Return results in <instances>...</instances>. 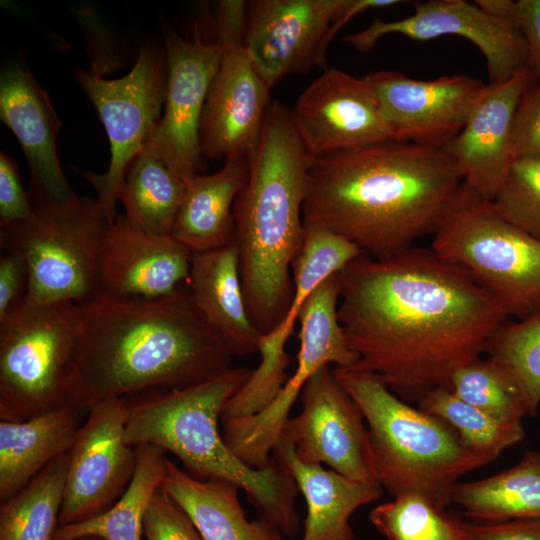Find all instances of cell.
<instances>
[{
  "instance_id": "obj_1",
  "label": "cell",
  "mask_w": 540,
  "mask_h": 540,
  "mask_svg": "<svg viewBox=\"0 0 540 540\" xmlns=\"http://www.w3.org/2000/svg\"><path fill=\"white\" fill-rule=\"evenodd\" d=\"M338 319L356 357L350 370L375 375L418 404L481 358L507 321L497 302L431 248L387 258L361 253L338 273Z\"/></svg>"
},
{
  "instance_id": "obj_2",
  "label": "cell",
  "mask_w": 540,
  "mask_h": 540,
  "mask_svg": "<svg viewBox=\"0 0 540 540\" xmlns=\"http://www.w3.org/2000/svg\"><path fill=\"white\" fill-rule=\"evenodd\" d=\"M462 184L445 147L388 139L324 154L309 170L303 224L391 257L436 232Z\"/></svg>"
},
{
  "instance_id": "obj_3",
  "label": "cell",
  "mask_w": 540,
  "mask_h": 540,
  "mask_svg": "<svg viewBox=\"0 0 540 540\" xmlns=\"http://www.w3.org/2000/svg\"><path fill=\"white\" fill-rule=\"evenodd\" d=\"M79 307L68 404L81 412L112 399L187 387L232 367L233 355L183 287L155 299L99 293Z\"/></svg>"
},
{
  "instance_id": "obj_4",
  "label": "cell",
  "mask_w": 540,
  "mask_h": 540,
  "mask_svg": "<svg viewBox=\"0 0 540 540\" xmlns=\"http://www.w3.org/2000/svg\"><path fill=\"white\" fill-rule=\"evenodd\" d=\"M314 158L290 109L273 101L233 208L244 300L261 335L280 325L292 301L290 270L303 242V204Z\"/></svg>"
},
{
  "instance_id": "obj_5",
  "label": "cell",
  "mask_w": 540,
  "mask_h": 540,
  "mask_svg": "<svg viewBox=\"0 0 540 540\" xmlns=\"http://www.w3.org/2000/svg\"><path fill=\"white\" fill-rule=\"evenodd\" d=\"M251 372L247 367H231L187 387L126 398L125 442L135 447L150 444L173 453L194 478L235 484L246 493L260 518L284 536L294 537L299 530L295 508L298 488L290 474L273 456L263 468L249 467L219 431L225 404Z\"/></svg>"
},
{
  "instance_id": "obj_6",
  "label": "cell",
  "mask_w": 540,
  "mask_h": 540,
  "mask_svg": "<svg viewBox=\"0 0 540 540\" xmlns=\"http://www.w3.org/2000/svg\"><path fill=\"white\" fill-rule=\"evenodd\" d=\"M333 371L367 423L375 481L393 497L417 494L447 511L458 479L488 464L450 425L402 400L375 375Z\"/></svg>"
},
{
  "instance_id": "obj_7",
  "label": "cell",
  "mask_w": 540,
  "mask_h": 540,
  "mask_svg": "<svg viewBox=\"0 0 540 540\" xmlns=\"http://www.w3.org/2000/svg\"><path fill=\"white\" fill-rule=\"evenodd\" d=\"M431 249L466 271L509 317L540 311V240L503 219L492 202L464 182Z\"/></svg>"
},
{
  "instance_id": "obj_8",
  "label": "cell",
  "mask_w": 540,
  "mask_h": 540,
  "mask_svg": "<svg viewBox=\"0 0 540 540\" xmlns=\"http://www.w3.org/2000/svg\"><path fill=\"white\" fill-rule=\"evenodd\" d=\"M32 222L1 229V247L19 251L29 268L25 300L37 304L74 302L100 293L99 263L112 224L96 199L47 200L31 194Z\"/></svg>"
},
{
  "instance_id": "obj_9",
  "label": "cell",
  "mask_w": 540,
  "mask_h": 540,
  "mask_svg": "<svg viewBox=\"0 0 540 540\" xmlns=\"http://www.w3.org/2000/svg\"><path fill=\"white\" fill-rule=\"evenodd\" d=\"M80 333L74 302L24 298L0 320V418L22 421L68 404Z\"/></svg>"
},
{
  "instance_id": "obj_10",
  "label": "cell",
  "mask_w": 540,
  "mask_h": 540,
  "mask_svg": "<svg viewBox=\"0 0 540 540\" xmlns=\"http://www.w3.org/2000/svg\"><path fill=\"white\" fill-rule=\"evenodd\" d=\"M76 80L94 105L109 143L110 161L103 174L82 171L108 220L113 223L128 169L161 119L167 71L165 54L141 49L132 69L119 78L77 69Z\"/></svg>"
},
{
  "instance_id": "obj_11",
  "label": "cell",
  "mask_w": 540,
  "mask_h": 540,
  "mask_svg": "<svg viewBox=\"0 0 540 540\" xmlns=\"http://www.w3.org/2000/svg\"><path fill=\"white\" fill-rule=\"evenodd\" d=\"M215 12L221 60L201 117V152L209 159L251 158L272 104L270 87L255 70L244 46L247 2L219 1Z\"/></svg>"
},
{
  "instance_id": "obj_12",
  "label": "cell",
  "mask_w": 540,
  "mask_h": 540,
  "mask_svg": "<svg viewBox=\"0 0 540 540\" xmlns=\"http://www.w3.org/2000/svg\"><path fill=\"white\" fill-rule=\"evenodd\" d=\"M339 292L337 273L302 306L297 365L272 402L254 415L222 421L226 444L249 467L259 469L269 464L293 404L319 369L331 364L350 369L356 363L338 319Z\"/></svg>"
},
{
  "instance_id": "obj_13",
  "label": "cell",
  "mask_w": 540,
  "mask_h": 540,
  "mask_svg": "<svg viewBox=\"0 0 540 540\" xmlns=\"http://www.w3.org/2000/svg\"><path fill=\"white\" fill-rule=\"evenodd\" d=\"M125 398L88 411L68 452L59 526L79 523L108 510L126 491L137 465V449L125 442Z\"/></svg>"
},
{
  "instance_id": "obj_14",
  "label": "cell",
  "mask_w": 540,
  "mask_h": 540,
  "mask_svg": "<svg viewBox=\"0 0 540 540\" xmlns=\"http://www.w3.org/2000/svg\"><path fill=\"white\" fill-rule=\"evenodd\" d=\"M299 398L301 412L288 418L280 435L292 443L296 456L305 463L325 464L349 479L378 484L365 419L331 365L308 380Z\"/></svg>"
},
{
  "instance_id": "obj_15",
  "label": "cell",
  "mask_w": 540,
  "mask_h": 540,
  "mask_svg": "<svg viewBox=\"0 0 540 540\" xmlns=\"http://www.w3.org/2000/svg\"><path fill=\"white\" fill-rule=\"evenodd\" d=\"M391 138L446 147L485 97L489 84L465 75L412 79L395 70L367 74Z\"/></svg>"
},
{
  "instance_id": "obj_16",
  "label": "cell",
  "mask_w": 540,
  "mask_h": 540,
  "mask_svg": "<svg viewBox=\"0 0 540 540\" xmlns=\"http://www.w3.org/2000/svg\"><path fill=\"white\" fill-rule=\"evenodd\" d=\"M167 82L164 114L149 138L187 183L201 168L200 123L207 93L221 60V47L195 24L192 38L165 33Z\"/></svg>"
},
{
  "instance_id": "obj_17",
  "label": "cell",
  "mask_w": 540,
  "mask_h": 540,
  "mask_svg": "<svg viewBox=\"0 0 540 540\" xmlns=\"http://www.w3.org/2000/svg\"><path fill=\"white\" fill-rule=\"evenodd\" d=\"M414 9L403 19H374L344 41L359 52H367L381 37L393 33L418 41L460 36L484 55L490 84L503 82L529 66L527 43L516 22L494 18L475 2L465 0H430L416 3Z\"/></svg>"
},
{
  "instance_id": "obj_18",
  "label": "cell",
  "mask_w": 540,
  "mask_h": 540,
  "mask_svg": "<svg viewBox=\"0 0 540 540\" xmlns=\"http://www.w3.org/2000/svg\"><path fill=\"white\" fill-rule=\"evenodd\" d=\"M347 0H254L247 2L244 46L271 88L313 66L324 70V40Z\"/></svg>"
},
{
  "instance_id": "obj_19",
  "label": "cell",
  "mask_w": 540,
  "mask_h": 540,
  "mask_svg": "<svg viewBox=\"0 0 540 540\" xmlns=\"http://www.w3.org/2000/svg\"><path fill=\"white\" fill-rule=\"evenodd\" d=\"M290 113L314 157L392 139L363 77L340 69H325L303 90Z\"/></svg>"
},
{
  "instance_id": "obj_20",
  "label": "cell",
  "mask_w": 540,
  "mask_h": 540,
  "mask_svg": "<svg viewBox=\"0 0 540 540\" xmlns=\"http://www.w3.org/2000/svg\"><path fill=\"white\" fill-rule=\"evenodd\" d=\"M192 256L171 235L148 233L117 214L102 246L100 293L144 299L170 296L188 281Z\"/></svg>"
},
{
  "instance_id": "obj_21",
  "label": "cell",
  "mask_w": 540,
  "mask_h": 540,
  "mask_svg": "<svg viewBox=\"0 0 540 540\" xmlns=\"http://www.w3.org/2000/svg\"><path fill=\"white\" fill-rule=\"evenodd\" d=\"M535 80L528 66L489 90L458 135L445 147L463 182L492 201L515 160L512 127L518 103Z\"/></svg>"
},
{
  "instance_id": "obj_22",
  "label": "cell",
  "mask_w": 540,
  "mask_h": 540,
  "mask_svg": "<svg viewBox=\"0 0 540 540\" xmlns=\"http://www.w3.org/2000/svg\"><path fill=\"white\" fill-rule=\"evenodd\" d=\"M0 119L18 139L31 175V194L64 201L76 194L61 168L56 138L62 123L28 67L13 63L0 76Z\"/></svg>"
},
{
  "instance_id": "obj_23",
  "label": "cell",
  "mask_w": 540,
  "mask_h": 540,
  "mask_svg": "<svg viewBox=\"0 0 540 540\" xmlns=\"http://www.w3.org/2000/svg\"><path fill=\"white\" fill-rule=\"evenodd\" d=\"M191 299L233 356L258 353L261 334L249 317L234 242L193 254L188 278Z\"/></svg>"
},
{
  "instance_id": "obj_24",
  "label": "cell",
  "mask_w": 540,
  "mask_h": 540,
  "mask_svg": "<svg viewBox=\"0 0 540 540\" xmlns=\"http://www.w3.org/2000/svg\"><path fill=\"white\" fill-rule=\"evenodd\" d=\"M272 456L287 470L305 498L307 516L301 540H354L351 515L359 507L380 499L382 487L301 461L292 443L281 436Z\"/></svg>"
},
{
  "instance_id": "obj_25",
  "label": "cell",
  "mask_w": 540,
  "mask_h": 540,
  "mask_svg": "<svg viewBox=\"0 0 540 540\" xmlns=\"http://www.w3.org/2000/svg\"><path fill=\"white\" fill-rule=\"evenodd\" d=\"M250 158L225 159L220 170L195 175L185 186L171 236L192 254L225 247L234 241L233 208L246 184Z\"/></svg>"
},
{
  "instance_id": "obj_26",
  "label": "cell",
  "mask_w": 540,
  "mask_h": 540,
  "mask_svg": "<svg viewBox=\"0 0 540 540\" xmlns=\"http://www.w3.org/2000/svg\"><path fill=\"white\" fill-rule=\"evenodd\" d=\"M80 413L67 404L22 421H0V503L70 451Z\"/></svg>"
},
{
  "instance_id": "obj_27",
  "label": "cell",
  "mask_w": 540,
  "mask_h": 540,
  "mask_svg": "<svg viewBox=\"0 0 540 540\" xmlns=\"http://www.w3.org/2000/svg\"><path fill=\"white\" fill-rule=\"evenodd\" d=\"M161 487L188 514L204 540H285L262 518L249 520L233 483L197 479L170 459Z\"/></svg>"
},
{
  "instance_id": "obj_28",
  "label": "cell",
  "mask_w": 540,
  "mask_h": 540,
  "mask_svg": "<svg viewBox=\"0 0 540 540\" xmlns=\"http://www.w3.org/2000/svg\"><path fill=\"white\" fill-rule=\"evenodd\" d=\"M451 500L468 521L540 518V453L527 452L516 465L493 476L458 482Z\"/></svg>"
},
{
  "instance_id": "obj_29",
  "label": "cell",
  "mask_w": 540,
  "mask_h": 540,
  "mask_svg": "<svg viewBox=\"0 0 540 540\" xmlns=\"http://www.w3.org/2000/svg\"><path fill=\"white\" fill-rule=\"evenodd\" d=\"M185 186L186 182L148 140L128 169L119 201L135 226L154 235L168 236Z\"/></svg>"
},
{
  "instance_id": "obj_30",
  "label": "cell",
  "mask_w": 540,
  "mask_h": 540,
  "mask_svg": "<svg viewBox=\"0 0 540 540\" xmlns=\"http://www.w3.org/2000/svg\"><path fill=\"white\" fill-rule=\"evenodd\" d=\"M137 465L123 495L105 512L79 523L58 526L54 540H73L93 535L104 540H142L144 517L167 469L166 451L143 444L136 446Z\"/></svg>"
},
{
  "instance_id": "obj_31",
  "label": "cell",
  "mask_w": 540,
  "mask_h": 540,
  "mask_svg": "<svg viewBox=\"0 0 540 540\" xmlns=\"http://www.w3.org/2000/svg\"><path fill=\"white\" fill-rule=\"evenodd\" d=\"M68 453L0 505V540H54L59 526Z\"/></svg>"
},
{
  "instance_id": "obj_32",
  "label": "cell",
  "mask_w": 540,
  "mask_h": 540,
  "mask_svg": "<svg viewBox=\"0 0 540 540\" xmlns=\"http://www.w3.org/2000/svg\"><path fill=\"white\" fill-rule=\"evenodd\" d=\"M361 253L354 243L326 228L304 225L302 246L291 269L292 301L276 329L289 338L309 296Z\"/></svg>"
},
{
  "instance_id": "obj_33",
  "label": "cell",
  "mask_w": 540,
  "mask_h": 540,
  "mask_svg": "<svg viewBox=\"0 0 540 540\" xmlns=\"http://www.w3.org/2000/svg\"><path fill=\"white\" fill-rule=\"evenodd\" d=\"M417 407L450 425L463 443L487 463L522 441L525 435L522 424L502 423L446 388L430 392Z\"/></svg>"
},
{
  "instance_id": "obj_34",
  "label": "cell",
  "mask_w": 540,
  "mask_h": 540,
  "mask_svg": "<svg viewBox=\"0 0 540 540\" xmlns=\"http://www.w3.org/2000/svg\"><path fill=\"white\" fill-rule=\"evenodd\" d=\"M459 399L506 424H522L529 415L524 394L508 369L497 360L478 358L460 368L452 378Z\"/></svg>"
},
{
  "instance_id": "obj_35",
  "label": "cell",
  "mask_w": 540,
  "mask_h": 540,
  "mask_svg": "<svg viewBox=\"0 0 540 540\" xmlns=\"http://www.w3.org/2000/svg\"><path fill=\"white\" fill-rule=\"evenodd\" d=\"M485 353L504 365L520 386L530 416L540 404V311L503 323L489 339Z\"/></svg>"
},
{
  "instance_id": "obj_36",
  "label": "cell",
  "mask_w": 540,
  "mask_h": 540,
  "mask_svg": "<svg viewBox=\"0 0 540 540\" xmlns=\"http://www.w3.org/2000/svg\"><path fill=\"white\" fill-rule=\"evenodd\" d=\"M369 520L387 540H455L462 521L409 493L375 506Z\"/></svg>"
},
{
  "instance_id": "obj_37",
  "label": "cell",
  "mask_w": 540,
  "mask_h": 540,
  "mask_svg": "<svg viewBox=\"0 0 540 540\" xmlns=\"http://www.w3.org/2000/svg\"><path fill=\"white\" fill-rule=\"evenodd\" d=\"M288 339L277 329L261 335L258 346L260 364L225 404L221 421L254 415L272 402L289 378L285 372L290 362L285 350Z\"/></svg>"
},
{
  "instance_id": "obj_38",
  "label": "cell",
  "mask_w": 540,
  "mask_h": 540,
  "mask_svg": "<svg viewBox=\"0 0 540 540\" xmlns=\"http://www.w3.org/2000/svg\"><path fill=\"white\" fill-rule=\"evenodd\" d=\"M491 202L503 219L540 240V159H515Z\"/></svg>"
},
{
  "instance_id": "obj_39",
  "label": "cell",
  "mask_w": 540,
  "mask_h": 540,
  "mask_svg": "<svg viewBox=\"0 0 540 540\" xmlns=\"http://www.w3.org/2000/svg\"><path fill=\"white\" fill-rule=\"evenodd\" d=\"M147 540H204L188 514L160 486L144 517Z\"/></svg>"
},
{
  "instance_id": "obj_40",
  "label": "cell",
  "mask_w": 540,
  "mask_h": 540,
  "mask_svg": "<svg viewBox=\"0 0 540 540\" xmlns=\"http://www.w3.org/2000/svg\"><path fill=\"white\" fill-rule=\"evenodd\" d=\"M36 211L12 157L0 152V227L32 222Z\"/></svg>"
},
{
  "instance_id": "obj_41",
  "label": "cell",
  "mask_w": 540,
  "mask_h": 540,
  "mask_svg": "<svg viewBox=\"0 0 540 540\" xmlns=\"http://www.w3.org/2000/svg\"><path fill=\"white\" fill-rule=\"evenodd\" d=\"M514 159H540V85L534 80L523 93L513 120Z\"/></svg>"
},
{
  "instance_id": "obj_42",
  "label": "cell",
  "mask_w": 540,
  "mask_h": 540,
  "mask_svg": "<svg viewBox=\"0 0 540 540\" xmlns=\"http://www.w3.org/2000/svg\"><path fill=\"white\" fill-rule=\"evenodd\" d=\"M0 257V320L23 299L29 287V268L17 250L1 247Z\"/></svg>"
},
{
  "instance_id": "obj_43",
  "label": "cell",
  "mask_w": 540,
  "mask_h": 540,
  "mask_svg": "<svg viewBox=\"0 0 540 540\" xmlns=\"http://www.w3.org/2000/svg\"><path fill=\"white\" fill-rule=\"evenodd\" d=\"M462 524L471 540H540V518Z\"/></svg>"
},
{
  "instance_id": "obj_44",
  "label": "cell",
  "mask_w": 540,
  "mask_h": 540,
  "mask_svg": "<svg viewBox=\"0 0 540 540\" xmlns=\"http://www.w3.org/2000/svg\"><path fill=\"white\" fill-rule=\"evenodd\" d=\"M516 21L527 43L529 67L540 85V0L517 1Z\"/></svg>"
},
{
  "instance_id": "obj_45",
  "label": "cell",
  "mask_w": 540,
  "mask_h": 540,
  "mask_svg": "<svg viewBox=\"0 0 540 540\" xmlns=\"http://www.w3.org/2000/svg\"><path fill=\"white\" fill-rule=\"evenodd\" d=\"M475 3L488 15L505 20L516 22L517 1L511 0H477Z\"/></svg>"
},
{
  "instance_id": "obj_46",
  "label": "cell",
  "mask_w": 540,
  "mask_h": 540,
  "mask_svg": "<svg viewBox=\"0 0 540 540\" xmlns=\"http://www.w3.org/2000/svg\"><path fill=\"white\" fill-rule=\"evenodd\" d=\"M73 540H104V539H102V538H100L98 536L86 535V536L75 538Z\"/></svg>"
},
{
  "instance_id": "obj_47",
  "label": "cell",
  "mask_w": 540,
  "mask_h": 540,
  "mask_svg": "<svg viewBox=\"0 0 540 540\" xmlns=\"http://www.w3.org/2000/svg\"><path fill=\"white\" fill-rule=\"evenodd\" d=\"M462 526H463V524H462ZM455 540H471V539H470L468 533L466 532V530L463 527L462 532L459 534V536Z\"/></svg>"
}]
</instances>
